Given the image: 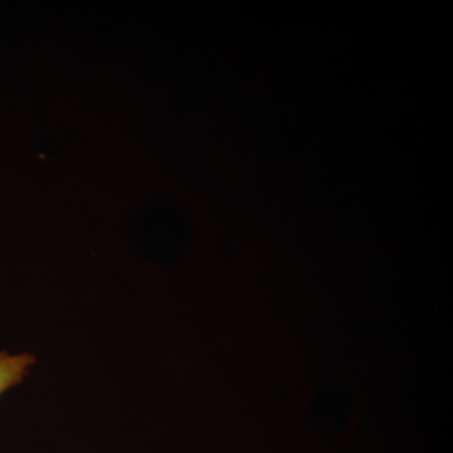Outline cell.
<instances>
[{
    "label": "cell",
    "mask_w": 453,
    "mask_h": 453,
    "mask_svg": "<svg viewBox=\"0 0 453 453\" xmlns=\"http://www.w3.org/2000/svg\"><path fill=\"white\" fill-rule=\"evenodd\" d=\"M35 357L32 354L11 356L8 351H0V395L12 387L22 383L29 366L35 365Z\"/></svg>",
    "instance_id": "obj_1"
}]
</instances>
